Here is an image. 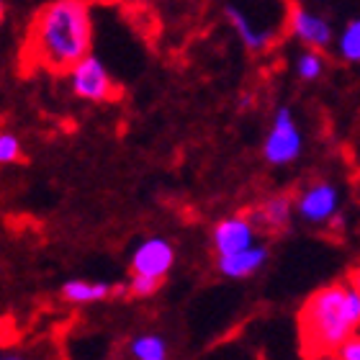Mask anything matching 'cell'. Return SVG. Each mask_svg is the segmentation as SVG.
Returning <instances> with one entry per match:
<instances>
[{
    "instance_id": "cell-3",
    "label": "cell",
    "mask_w": 360,
    "mask_h": 360,
    "mask_svg": "<svg viewBox=\"0 0 360 360\" xmlns=\"http://www.w3.org/2000/svg\"><path fill=\"white\" fill-rule=\"evenodd\" d=\"M301 150H304V136H301L299 124L293 119V111L288 105H278L268 136L263 142V158L270 165L283 167L296 162L301 158Z\"/></svg>"
},
{
    "instance_id": "cell-8",
    "label": "cell",
    "mask_w": 360,
    "mask_h": 360,
    "mask_svg": "<svg viewBox=\"0 0 360 360\" xmlns=\"http://www.w3.org/2000/svg\"><path fill=\"white\" fill-rule=\"evenodd\" d=\"M175 265V248L173 242L165 237H147L142 245H136V250L131 252V273L139 276H152L165 281L167 273Z\"/></svg>"
},
{
    "instance_id": "cell-2",
    "label": "cell",
    "mask_w": 360,
    "mask_h": 360,
    "mask_svg": "<svg viewBox=\"0 0 360 360\" xmlns=\"http://www.w3.org/2000/svg\"><path fill=\"white\" fill-rule=\"evenodd\" d=\"M360 330V293L350 281L316 288L299 309V345L307 360L335 355Z\"/></svg>"
},
{
    "instance_id": "cell-18",
    "label": "cell",
    "mask_w": 360,
    "mask_h": 360,
    "mask_svg": "<svg viewBox=\"0 0 360 360\" xmlns=\"http://www.w3.org/2000/svg\"><path fill=\"white\" fill-rule=\"evenodd\" d=\"M338 355H340L342 360H360V330L355 332L353 338L347 340L345 345L340 347Z\"/></svg>"
},
{
    "instance_id": "cell-13",
    "label": "cell",
    "mask_w": 360,
    "mask_h": 360,
    "mask_svg": "<svg viewBox=\"0 0 360 360\" xmlns=\"http://www.w3.org/2000/svg\"><path fill=\"white\" fill-rule=\"evenodd\" d=\"M335 49H338L342 62L360 65V15L358 18H350L342 26V31L338 34V41H335Z\"/></svg>"
},
{
    "instance_id": "cell-19",
    "label": "cell",
    "mask_w": 360,
    "mask_h": 360,
    "mask_svg": "<svg viewBox=\"0 0 360 360\" xmlns=\"http://www.w3.org/2000/svg\"><path fill=\"white\" fill-rule=\"evenodd\" d=\"M347 281H350V285H353L355 291L360 293V268L350 270V276H347Z\"/></svg>"
},
{
    "instance_id": "cell-14",
    "label": "cell",
    "mask_w": 360,
    "mask_h": 360,
    "mask_svg": "<svg viewBox=\"0 0 360 360\" xmlns=\"http://www.w3.org/2000/svg\"><path fill=\"white\" fill-rule=\"evenodd\" d=\"M134 360H167V342L160 335H136L129 345Z\"/></svg>"
},
{
    "instance_id": "cell-10",
    "label": "cell",
    "mask_w": 360,
    "mask_h": 360,
    "mask_svg": "<svg viewBox=\"0 0 360 360\" xmlns=\"http://www.w3.org/2000/svg\"><path fill=\"white\" fill-rule=\"evenodd\" d=\"M224 18L229 21L234 31H237V37L245 46H248L250 52H265L270 44H273V29L270 26H263V23H257L255 18L250 13H245L237 3H224Z\"/></svg>"
},
{
    "instance_id": "cell-20",
    "label": "cell",
    "mask_w": 360,
    "mask_h": 360,
    "mask_svg": "<svg viewBox=\"0 0 360 360\" xmlns=\"http://www.w3.org/2000/svg\"><path fill=\"white\" fill-rule=\"evenodd\" d=\"M93 3H103V6H129V3H136V0H93Z\"/></svg>"
},
{
    "instance_id": "cell-17",
    "label": "cell",
    "mask_w": 360,
    "mask_h": 360,
    "mask_svg": "<svg viewBox=\"0 0 360 360\" xmlns=\"http://www.w3.org/2000/svg\"><path fill=\"white\" fill-rule=\"evenodd\" d=\"M23 152H21V142L18 136L11 134V131H3L0 134V162L3 165H13V162H21Z\"/></svg>"
},
{
    "instance_id": "cell-12",
    "label": "cell",
    "mask_w": 360,
    "mask_h": 360,
    "mask_svg": "<svg viewBox=\"0 0 360 360\" xmlns=\"http://www.w3.org/2000/svg\"><path fill=\"white\" fill-rule=\"evenodd\" d=\"M113 296V285L105 281H83L72 278L68 283H62V299L68 304H98Z\"/></svg>"
},
{
    "instance_id": "cell-4",
    "label": "cell",
    "mask_w": 360,
    "mask_h": 360,
    "mask_svg": "<svg viewBox=\"0 0 360 360\" xmlns=\"http://www.w3.org/2000/svg\"><path fill=\"white\" fill-rule=\"evenodd\" d=\"M70 88L77 98L90 101V103H105V101H116L119 96V85L113 83L111 72L105 70V65L98 60L96 54H88L85 60H80L75 68L68 72Z\"/></svg>"
},
{
    "instance_id": "cell-7",
    "label": "cell",
    "mask_w": 360,
    "mask_h": 360,
    "mask_svg": "<svg viewBox=\"0 0 360 360\" xmlns=\"http://www.w3.org/2000/svg\"><path fill=\"white\" fill-rule=\"evenodd\" d=\"M257 234H260V229L250 219V214H234V217L219 219L217 224H214V229H211V245H214L217 257L232 255V252L255 248Z\"/></svg>"
},
{
    "instance_id": "cell-6",
    "label": "cell",
    "mask_w": 360,
    "mask_h": 360,
    "mask_svg": "<svg viewBox=\"0 0 360 360\" xmlns=\"http://www.w3.org/2000/svg\"><path fill=\"white\" fill-rule=\"evenodd\" d=\"M285 26L296 41L307 49H327L335 41V29L332 23L316 11H309L304 6H291L285 13Z\"/></svg>"
},
{
    "instance_id": "cell-9",
    "label": "cell",
    "mask_w": 360,
    "mask_h": 360,
    "mask_svg": "<svg viewBox=\"0 0 360 360\" xmlns=\"http://www.w3.org/2000/svg\"><path fill=\"white\" fill-rule=\"evenodd\" d=\"M293 211H296V201L288 193H273L265 201H260L255 209H250V219L255 221V226L265 234H281L291 226Z\"/></svg>"
},
{
    "instance_id": "cell-5",
    "label": "cell",
    "mask_w": 360,
    "mask_h": 360,
    "mask_svg": "<svg viewBox=\"0 0 360 360\" xmlns=\"http://www.w3.org/2000/svg\"><path fill=\"white\" fill-rule=\"evenodd\" d=\"M296 214L307 224H332L340 217V188L330 180H314L293 195Z\"/></svg>"
},
{
    "instance_id": "cell-21",
    "label": "cell",
    "mask_w": 360,
    "mask_h": 360,
    "mask_svg": "<svg viewBox=\"0 0 360 360\" xmlns=\"http://www.w3.org/2000/svg\"><path fill=\"white\" fill-rule=\"evenodd\" d=\"M0 360H23V358H21V355H3Z\"/></svg>"
},
{
    "instance_id": "cell-16",
    "label": "cell",
    "mask_w": 360,
    "mask_h": 360,
    "mask_svg": "<svg viewBox=\"0 0 360 360\" xmlns=\"http://www.w3.org/2000/svg\"><path fill=\"white\" fill-rule=\"evenodd\" d=\"M129 283V293L136 296V299H150L155 293L162 288L165 281H160V278H152V276H139V273H131V278L127 281Z\"/></svg>"
},
{
    "instance_id": "cell-1",
    "label": "cell",
    "mask_w": 360,
    "mask_h": 360,
    "mask_svg": "<svg viewBox=\"0 0 360 360\" xmlns=\"http://www.w3.org/2000/svg\"><path fill=\"white\" fill-rule=\"evenodd\" d=\"M93 0H49L31 18L23 39L26 70L68 75L93 46Z\"/></svg>"
},
{
    "instance_id": "cell-15",
    "label": "cell",
    "mask_w": 360,
    "mask_h": 360,
    "mask_svg": "<svg viewBox=\"0 0 360 360\" xmlns=\"http://www.w3.org/2000/svg\"><path fill=\"white\" fill-rule=\"evenodd\" d=\"M324 68H327V62H324L322 49H304V52L296 57V75H299L304 83L319 80Z\"/></svg>"
},
{
    "instance_id": "cell-11",
    "label": "cell",
    "mask_w": 360,
    "mask_h": 360,
    "mask_svg": "<svg viewBox=\"0 0 360 360\" xmlns=\"http://www.w3.org/2000/svg\"><path fill=\"white\" fill-rule=\"evenodd\" d=\"M268 263V248L265 245H255L242 252H232V255H219L217 257V270L224 278H250L255 276L257 270Z\"/></svg>"
},
{
    "instance_id": "cell-22",
    "label": "cell",
    "mask_w": 360,
    "mask_h": 360,
    "mask_svg": "<svg viewBox=\"0 0 360 360\" xmlns=\"http://www.w3.org/2000/svg\"><path fill=\"white\" fill-rule=\"evenodd\" d=\"M319 360H342V358H340V355L335 353V355H324V358H319Z\"/></svg>"
}]
</instances>
